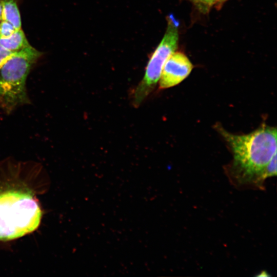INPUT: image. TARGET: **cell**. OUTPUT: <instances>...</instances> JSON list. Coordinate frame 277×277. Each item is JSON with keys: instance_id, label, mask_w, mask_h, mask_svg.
I'll list each match as a JSON object with an SVG mask.
<instances>
[{"instance_id": "8", "label": "cell", "mask_w": 277, "mask_h": 277, "mask_svg": "<svg viewBox=\"0 0 277 277\" xmlns=\"http://www.w3.org/2000/svg\"><path fill=\"white\" fill-rule=\"evenodd\" d=\"M16 29L10 23L5 20L0 22V37L6 38L11 35Z\"/></svg>"}, {"instance_id": "12", "label": "cell", "mask_w": 277, "mask_h": 277, "mask_svg": "<svg viewBox=\"0 0 277 277\" xmlns=\"http://www.w3.org/2000/svg\"><path fill=\"white\" fill-rule=\"evenodd\" d=\"M3 0H0V22L2 20Z\"/></svg>"}, {"instance_id": "13", "label": "cell", "mask_w": 277, "mask_h": 277, "mask_svg": "<svg viewBox=\"0 0 277 277\" xmlns=\"http://www.w3.org/2000/svg\"><path fill=\"white\" fill-rule=\"evenodd\" d=\"M218 3L223 2L225 1V0H217Z\"/></svg>"}, {"instance_id": "11", "label": "cell", "mask_w": 277, "mask_h": 277, "mask_svg": "<svg viewBox=\"0 0 277 277\" xmlns=\"http://www.w3.org/2000/svg\"><path fill=\"white\" fill-rule=\"evenodd\" d=\"M13 53L0 46V66Z\"/></svg>"}, {"instance_id": "10", "label": "cell", "mask_w": 277, "mask_h": 277, "mask_svg": "<svg viewBox=\"0 0 277 277\" xmlns=\"http://www.w3.org/2000/svg\"><path fill=\"white\" fill-rule=\"evenodd\" d=\"M195 6L203 12H207L216 3L217 0H191Z\"/></svg>"}, {"instance_id": "6", "label": "cell", "mask_w": 277, "mask_h": 277, "mask_svg": "<svg viewBox=\"0 0 277 277\" xmlns=\"http://www.w3.org/2000/svg\"><path fill=\"white\" fill-rule=\"evenodd\" d=\"M0 46L12 53L18 52L30 46L22 29L16 30L10 36L0 37Z\"/></svg>"}, {"instance_id": "9", "label": "cell", "mask_w": 277, "mask_h": 277, "mask_svg": "<svg viewBox=\"0 0 277 277\" xmlns=\"http://www.w3.org/2000/svg\"><path fill=\"white\" fill-rule=\"evenodd\" d=\"M276 175V153L275 154L267 165L264 170V176L267 177Z\"/></svg>"}, {"instance_id": "5", "label": "cell", "mask_w": 277, "mask_h": 277, "mask_svg": "<svg viewBox=\"0 0 277 277\" xmlns=\"http://www.w3.org/2000/svg\"><path fill=\"white\" fill-rule=\"evenodd\" d=\"M193 65L183 53L174 52L165 62L159 80V88L167 89L181 83L190 73Z\"/></svg>"}, {"instance_id": "2", "label": "cell", "mask_w": 277, "mask_h": 277, "mask_svg": "<svg viewBox=\"0 0 277 277\" xmlns=\"http://www.w3.org/2000/svg\"><path fill=\"white\" fill-rule=\"evenodd\" d=\"M42 211L38 201L26 188L0 189V240L19 238L35 230Z\"/></svg>"}, {"instance_id": "1", "label": "cell", "mask_w": 277, "mask_h": 277, "mask_svg": "<svg viewBox=\"0 0 277 277\" xmlns=\"http://www.w3.org/2000/svg\"><path fill=\"white\" fill-rule=\"evenodd\" d=\"M216 129L227 143L233 160L226 171L231 182L240 187L261 188L266 166L276 153V129L265 124L246 134H235L221 125Z\"/></svg>"}, {"instance_id": "4", "label": "cell", "mask_w": 277, "mask_h": 277, "mask_svg": "<svg viewBox=\"0 0 277 277\" xmlns=\"http://www.w3.org/2000/svg\"><path fill=\"white\" fill-rule=\"evenodd\" d=\"M178 39L177 27L169 17L165 34L151 55L143 78L134 91V105L138 106L154 88L165 62L177 48Z\"/></svg>"}, {"instance_id": "7", "label": "cell", "mask_w": 277, "mask_h": 277, "mask_svg": "<svg viewBox=\"0 0 277 277\" xmlns=\"http://www.w3.org/2000/svg\"><path fill=\"white\" fill-rule=\"evenodd\" d=\"M2 20L11 23L16 29H22V22L17 0H3Z\"/></svg>"}, {"instance_id": "3", "label": "cell", "mask_w": 277, "mask_h": 277, "mask_svg": "<svg viewBox=\"0 0 277 277\" xmlns=\"http://www.w3.org/2000/svg\"><path fill=\"white\" fill-rule=\"evenodd\" d=\"M43 53L31 45L14 53L0 66V107L7 114L30 104L26 81Z\"/></svg>"}]
</instances>
